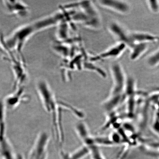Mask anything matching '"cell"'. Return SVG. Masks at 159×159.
I'll return each mask as SVG.
<instances>
[{"label": "cell", "instance_id": "obj_1", "mask_svg": "<svg viewBox=\"0 0 159 159\" xmlns=\"http://www.w3.org/2000/svg\"><path fill=\"white\" fill-rule=\"evenodd\" d=\"M36 91L43 109L51 117L54 138L59 144H61L64 142V134L61 101L57 100L52 89L45 81L40 80L37 83Z\"/></svg>", "mask_w": 159, "mask_h": 159}, {"label": "cell", "instance_id": "obj_6", "mask_svg": "<svg viewBox=\"0 0 159 159\" xmlns=\"http://www.w3.org/2000/svg\"><path fill=\"white\" fill-rule=\"evenodd\" d=\"M97 2L101 7L119 14L127 15L130 11V6L126 1L116 0H100Z\"/></svg>", "mask_w": 159, "mask_h": 159}, {"label": "cell", "instance_id": "obj_10", "mask_svg": "<svg viewBox=\"0 0 159 159\" xmlns=\"http://www.w3.org/2000/svg\"><path fill=\"white\" fill-rule=\"evenodd\" d=\"M109 32L118 40V42L124 43L128 47L129 43V33L130 32L120 24L113 22L109 24L108 27Z\"/></svg>", "mask_w": 159, "mask_h": 159}, {"label": "cell", "instance_id": "obj_11", "mask_svg": "<svg viewBox=\"0 0 159 159\" xmlns=\"http://www.w3.org/2000/svg\"><path fill=\"white\" fill-rule=\"evenodd\" d=\"M0 156L2 159H17L12 146L7 137L0 141Z\"/></svg>", "mask_w": 159, "mask_h": 159}, {"label": "cell", "instance_id": "obj_5", "mask_svg": "<svg viewBox=\"0 0 159 159\" xmlns=\"http://www.w3.org/2000/svg\"><path fill=\"white\" fill-rule=\"evenodd\" d=\"M128 48L125 43L118 42L103 52L91 57L90 60L91 62H95L105 59L118 58Z\"/></svg>", "mask_w": 159, "mask_h": 159}, {"label": "cell", "instance_id": "obj_8", "mask_svg": "<svg viewBox=\"0 0 159 159\" xmlns=\"http://www.w3.org/2000/svg\"><path fill=\"white\" fill-rule=\"evenodd\" d=\"M3 5L10 14L19 17L26 16L29 12V8L26 4L19 1H3Z\"/></svg>", "mask_w": 159, "mask_h": 159}, {"label": "cell", "instance_id": "obj_17", "mask_svg": "<svg viewBox=\"0 0 159 159\" xmlns=\"http://www.w3.org/2000/svg\"><path fill=\"white\" fill-rule=\"evenodd\" d=\"M152 156L155 157L157 158L158 159H159V152L158 153L152 155Z\"/></svg>", "mask_w": 159, "mask_h": 159}, {"label": "cell", "instance_id": "obj_14", "mask_svg": "<svg viewBox=\"0 0 159 159\" xmlns=\"http://www.w3.org/2000/svg\"><path fill=\"white\" fill-rule=\"evenodd\" d=\"M147 63L148 66L151 67H155L159 66V48L148 57Z\"/></svg>", "mask_w": 159, "mask_h": 159}, {"label": "cell", "instance_id": "obj_3", "mask_svg": "<svg viewBox=\"0 0 159 159\" xmlns=\"http://www.w3.org/2000/svg\"><path fill=\"white\" fill-rule=\"evenodd\" d=\"M37 31L34 24L23 26L16 30L6 40L5 44L7 48L22 57V51L27 40Z\"/></svg>", "mask_w": 159, "mask_h": 159}, {"label": "cell", "instance_id": "obj_16", "mask_svg": "<svg viewBox=\"0 0 159 159\" xmlns=\"http://www.w3.org/2000/svg\"><path fill=\"white\" fill-rule=\"evenodd\" d=\"M147 2L149 9L152 12L155 13L159 12V1L149 0Z\"/></svg>", "mask_w": 159, "mask_h": 159}, {"label": "cell", "instance_id": "obj_2", "mask_svg": "<svg viewBox=\"0 0 159 159\" xmlns=\"http://www.w3.org/2000/svg\"><path fill=\"white\" fill-rule=\"evenodd\" d=\"M110 72L112 80V86L110 95L104 103V107L107 112H111L118 108L124 99L126 91L128 77L120 63H112Z\"/></svg>", "mask_w": 159, "mask_h": 159}, {"label": "cell", "instance_id": "obj_12", "mask_svg": "<svg viewBox=\"0 0 159 159\" xmlns=\"http://www.w3.org/2000/svg\"><path fill=\"white\" fill-rule=\"evenodd\" d=\"M148 43H136L133 45L130 48V59L132 61H136L144 54L148 50Z\"/></svg>", "mask_w": 159, "mask_h": 159}, {"label": "cell", "instance_id": "obj_7", "mask_svg": "<svg viewBox=\"0 0 159 159\" xmlns=\"http://www.w3.org/2000/svg\"><path fill=\"white\" fill-rule=\"evenodd\" d=\"M28 97L25 95L24 87L16 89L14 92L8 95L3 101L7 109L12 110L19 106L21 103L27 100Z\"/></svg>", "mask_w": 159, "mask_h": 159}, {"label": "cell", "instance_id": "obj_9", "mask_svg": "<svg viewBox=\"0 0 159 159\" xmlns=\"http://www.w3.org/2000/svg\"><path fill=\"white\" fill-rule=\"evenodd\" d=\"M159 41L158 36L148 33L143 32H130L129 33V44L128 48H130L132 46L136 43H149L157 42Z\"/></svg>", "mask_w": 159, "mask_h": 159}, {"label": "cell", "instance_id": "obj_15", "mask_svg": "<svg viewBox=\"0 0 159 159\" xmlns=\"http://www.w3.org/2000/svg\"><path fill=\"white\" fill-rule=\"evenodd\" d=\"M87 146L89 149V153L91 154L92 159H105L97 145L92 144Z\"/></svg>", "mask_w": 159, "mask_h": 159}, {"label": "cell", "instance_id": "obj_13", "mask_svg": "<svg viewBox=\"0 0 159 159\" xmlns=\"http://www.w3.org/2000/svg\"><path fill=\"white\" fill-rule=\"evenodd\" d=\"M3 101H0V141L6 138V110Z\"/></svg>", "mask_w": 159, "mask_h": 159}, {"label": "cell", "instance_id": "obj_4", "mask_svg": "<svg viewBox=\"0 0 159 159\" xmlns=\"http://www.w3.org/2000/svg\"><path fill=\"white\" fill-rule=\"evenodd\" d=\"M50 136L45 132L39 133L29 154V159H47Z\"/></svg>", "mask_w": 159, "mask_h": 159}]
</instances>
